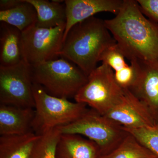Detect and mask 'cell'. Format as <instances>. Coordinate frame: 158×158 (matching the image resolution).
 Returning a JSON list of instances; mask_svg holds the SVG:
<instances>
[{
	"label": "cell",
	"mask_w": 158,
	"mask_h": 158,
	"mask_svg": "<svg viewBox=\"0 0 158 158\" xmlns=\"http://www.w3.org/2000/svg\"><path fill=\"white\" fill-rule=\"evenodd\" d=\"M143 14L158 23V0H137Z\"/></svg>",
	"instance_id": "23"
},
{
	"label": "cell",
	"mask_w": 158,
	"mask_h": 158,
	"mask_svg": "<svg viewBox=\"0 0 158 158\" xmlns=\"http://www.w3.org/2000/svg\"><path fill=\"white\" fill-rule=\"evenodd\" d=\"M1 22L15 27L21 32L25 31L37 22V13L34 6L26 0L9 10L0 11Z\"/></svg>",
	"instance_id": "17"
},
{
	"label": "cell",
	"mask_w": 158,
	"mask_h": 158,
	"mask_svg": "<svg viewBox=\"0 0 158 158\" xmlns=\"http://www.w3.org/2000/svg\"><path fill=\"white\" fill-rule=\"evenodd\" d=\"M34 109L0 104L1 136L24 135L34 132Z\"/></svg>",
	"instance_id": "11"
},
{
	"label": "cell",
	"mask_w": 158,
	"mask_h": 158,
	"mask_svg": "<svg viewBox=\"0 0 158 158\" xmlns=\"http://www.w3.org/2000/svg\"><path fill=\"white\" fill-rule=\"evenodd\" d=\"M124 129L158 157V124L153 127Z\"/></svg>",
	"instance_id": "21"
},
{
	"label": "cell",
	"mask_w": 158,
	"mask_h": 158,
	"mask_svg": "<svg viewBox=\"0 0 158 158\" xmlns=\"http://www.w3.org/2000/svg\"><path fill=\"white\" fill-rule=\"evenodd\" d=\"M140 77L130 90L147 106L158 124V63H141Z\"/></svg>",
	"instance_id": "12"
},
{
	"label": "cell",
	"mask_w": 158,
	"mask_h": 158,
	"mask_svg": "<svg viewBox=\"0 0 158 158\" xmlns=\"http://www.w3.org/2000/svg\"><path fill=\"white\" fill-rule=\"evenodd\" d=\"M100 158H158L131 135H128L117 148Z\"/></svg>",
	"instance_id": "18"
},
{
	"label": "cell",
	"mask_w": 158,
	"mask_h": 158,
	"mask_svg": "<svg viewBox=\"0 0 158 158\" xmlns=\"http://www.w3.org/2000/svg\"><path fill=\"white\" fill-rule=\"evenodd\" d=\"M32 4L37 13L36 25L39 27L51 28L65 24L66 21L65 1L26 0Z\"/></svg>",
	"instance_id": "16"
},
{
	"label": "cell",
	"mask_w": 158,
	"mask_h": 158,
	"mask_svg": "<svg viewBox=\"0 0 158 158\" xmlns=\"http://www.w3.org/2000/svg\"><path fill=\"white\" fill-rule=\"evenodd\" d=\"M22 32L6 23H0V66L17 65L24 61Z\"/></svg>",
	"instance_id": "13"
},
{
	"label": "cell",
	"mask_w": 158,
	"mask_h": 158,
	"mask_svg": "<svg viewBox=\"0 0 158 158\" xmlns=\"http://www.w3.org/2000/svg\"><path fill=\"white\" fill-rule=\"evenodd\" d=\"M40 137L33 131L24 135L1 136L0 158H33Z\"/></svg>",
	"instance_id": "15"
},
{
	"label": "cell",
	"mask_w": 158,
	"mask_h": 158,
	"mask_svg": "<svg viewBox=\"0 0 158 158\" xmlns=\"http://www.w3.org/2000/svg\"><path fill=\"white\" fill-rule=\"evenodd\" d=\"M58 128L62 134L85 136L93 141L99 149L101 157L117 148L129 134L123 127L93 109L76 121Z\"/></svg>",
	"instance_id": "5"
},
{
	"label": "cell",
	"mask_w": 158,
	"mask_h": 158,
	"mask_svg": "<svg viewBox=\"0 0 158 158\" xmlns=\"http://www.w3.org/2000/svg\"><path fill=\"white\" fill-rule=\"evenodd\" d=\"M32 70L34 83L56 97L74 98L88 81L78 66L63 57L32 66Z\"/></svg>",
	"instance_id": "3"
},
{
	"label": "cell",
	"mask_w": 158,
	"mask_h": 158,
	"mask_svg": "<svg viewBox=\"0 0 158 158\" xmlns=\"http://www.w3.org/2000/svg\"><path fill=\"white\" fill-rule=\"evenodd\" d=\"M65 24L54 28L32 26L22 32L24 61L33 66L60 56Z\"/></svg>",
	"instance_id": "7"
},
{
	"label": "cell",
	"mask_w": 158,
	"mask_h": 158,
	"mask_svg": "<svg viewBox=\"0 0 158 158\" xmlns=\"http://www.w3.org/2000/svg\"><path fill=\"white\" fill-rule=\"evenodd\" d=\"M32 66L23 61L0 66V104L35 108Z\"/></svg>",
	"instance_id": "8"
},
{
	"label": "cell",
	"mask_w": 158,
	"mask_h": 158,
	"mask_svg": "<svg viewBox=\"0 0 158 158\" xmlns=\"http://www.w3.org/2000/svg\"><path fill=\"white\" fill-rule=\"evenodd\" d=\"M104 116L125 128H140L157 125L147 106L128 90H124L121 100Z\"/></svg>",
	"instance_id": "9"
},
{
	"label": "cell",
	"mask_w": 158,
	"mask_h": 158,
	"mask_svg": "<svg viewBox=\"0 0 158 158\" xmlns=\"http://www.w3.org/2000/svg\"><path fill=\"white\" fill-rule=\"evenodd\" d=\"M105 22L126 59L158 63V23L143 14L137 1L123 0L116 16Z\"/></svg>",
	"instance_id": "1"
},
{
	"label": "cell",
	"mask_w": 158,
	"mask_h": 158,
	"mask_svg": "<svg viewBox=\"0 0 158 158\" xmlns=\"http://www.w3.org/2000/svg\"><path fill=\"white\" fill-rule=\"evenodd\" d=\"M115 43L105 20L93 16L70 29L60 56L73 62L88 77L97 67L104 51Z\"/></svg>",
	"instance_id": "2"
},
{
	"label": "cell",
	"mask_w": 158,
	"mask_h": 158,
	"mask_svg": "<svg viewBox=\"0 0 158 158\" xmlns=\"http://www.w3.org/2000/svg\"><path fill=\"white\" fill-rule=\"evenodd\" d=\"M23 0H1L0 11L9 10L18 6L23 2Z\"/></svg>",
	"instance_id": "24"
},
{
	"label": "cell",
	"mask_w": 158,
	"mask_h": 158,
	"mask_svg": "<svg viewBox=\"0 0 158 158\" xmlns=\"http://www.w3.org/2000/svg\"><path fill=\"white\" fill-rule=\"evenodd\" d=\"M123 0H65L66 21L63 41L74 26L102 12L116 15L121 9Z\"/></svg>",
	"instance_id": "10"
},
{
	"label": "cell",
	"mask_w": 158,
	"mask_h": 158,
	"mask_svg": "<svg viewBox=\"0 0 158 158\" xmlns=\"http://www.w3.org/2000/svg\"><path fill=\"white\" fill-rule=\"evenodd\" d=\"M61 135L56 127L40 135L34 150L33 158H56L57 144Z\"/></svg>",
	"instance_id": "19"
},
{
	"label": "cell",
	"mask_w": 158,
	"mask_h": 158,
	"mask_svg": "<svg viewBox=\"0 0 158 158\" xmlns=\"http://www.w3.org/2000/svg\"><path fill=\"white\" fill-rule=\"evenodd\" d=\"M124 92L115 81L113 69L102 63L88 76V82L74 98L105 115L121 100Z\"/></svg>",
	"instance_id": "6"
},
{
	"label": "cell",
	"mask_w": 158,
	"mask_h": 158,
	"mask_svg": "<svg viewBox=\"0 0 158 158\" xmlns=\"http://www.w3.org/2000/svg\"><path fill=\"white\" fill-rule=\"evenodd\" d=\"M99 149L93 141L73 134H62L56 158H100Z\"/></svg>",
	"instance_id": "14"
},
{
	"label": "cell",
	"mask_w": 158,
	"mask_h": 158,
	"mask_svg": "<svg viewBox=\"0 0 158 158\" xmlns=\"http://www.w3.org/2000/svg\"><path fill=\"white\" fill-rule=\"evenodd\" d=\"M126 59L124 54L116 43L104 51L100 61L110 66L115 72L121 70L128 65L126 62Z\"/></svg>",
	"instance_id": "22"
},
{
	"label": "cell",
	"mask_w": 158,
	"mask_h": 158,
	"mask_svg": "<svg viewBox=\"0 0 158 158\" xmlns=\"http://www.w3.org/2000/svg\"><path fill=\"white\" fill-rule=\"evenodd\" d=\"M130 62V65L114 72L116 83L123 90H132L135 86L141 75V62L136 60H131Z\"/></svg>",
	"instance_id": "20"
},
{
	"label": "cell",
	"mask_w": 158,
	"mask_h": 158,
	"mask_svg": "<svg viewBox=\"0 0 158 158\" xmlns=\"http://www.w3.org/2000/svg\"><path fill=\"white\" fill-rule=\"evenodd\" d=\"M33 90L35 104L33 131L40 135L76 121L89 110L85 104L51 95L35 83Z\"/></svg>",
	"instance_id": "4"
}]
</instances>
